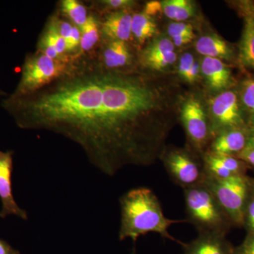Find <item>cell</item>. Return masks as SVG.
<instances>
[{"label":"cell","instance_id":"cell-1","mask_svg":"<svg viewBox=\"0 0 254 254\" xmlns=\"http://www.w3.org/2000/svg\"><path fill=\"white\" fill-rule=\"evenodd\" d=\"M18 128L53 132L79 145L89 163L114 176L160 158L170 123L158 116V91L140 73L103 67L94 53L75 58L39 91L3 98Z\"/></svg>","mask_w":254,"mask_h":254},{"label":"cell","instance_id":"cell-2","mask_svg":"<svg viewBox=\"0 0 254 254\" xmlns=\"http://www.w3.org/2000/svg\"><path fill=\"white\" fill-rule=\"evenodd\" d=\"M121 225L119 240L130 238L136 242L138 237L150 232L158 233L163 239L183 242L172 236L168 230L174 224L188 222L187 220H172L164 215L158 197L148 187H138L127 191L120 198Z\"/></svg>","mask_w":254,"mask_h":254},{"label":"cell","instance_id":"cell-3","mask_svg":"<svg viewBox=\"0 0 254 254\" xmlns=\"http://www.w3.org/2000/svg\"><path fill=\"white\" fill-rule=\"evenodd\" d=\"M183 190L187 222L198 234L226 235L233 225L210 190L203 184Z\"/></svg>","mask_w":254,"mask_h":254},{"label":"cell","instance_id":"cell-4","mask_svg":"<svg viewBox=\"0 0 254 254\" xmlns=\"http://www.w3.org/2000/svg\"><path fill=\"white\" fill-rule=\"evenodd\" d=\"M254 179L247 175L228 179L215 178L205 173L203 184L221 205L232 225L244 227L245 213Z\"/></svg>","mask_w":254,"mask_h":254},{"label":"cell","instance_id":"cell-5","mask_svg":"<svg viewBox=\"0 0 254 254\" xmlns=\"http://www.w3.org/2000/svg\"><path fill=\"white\" fill-rule=\"evenodd\" d=\"M72 61L52 59L36 50L27 53L21 66V78L10 95L23 96L39 91L64 74Z\"/></svg>","mask_w":254,"mask_h":254},{"label":"cell","instance_id":"cell-6","mask_svg":"<svg viewBox=\"0 0 254 254\" xmlns=\"http://www.w3.org/2000/svg\"><path fill=\"white\" fill-rule=\"evenodd\" d=\"M160 159L172 181L183 190L203 184L205 177L203 158L200 160L186 150H163Z\"/></svg>","mask_w":254,"mask_h":254},{"label":"cell","instance_id":"cell-7","mask_svg":"<svg viewBox=\"0 0 254 254\" xmlns=\"http://www.w3.org/2000/svg\"><path fill=\"white\" fill-rule=\"evenodd\" d=\"M182 120L192 145L198 153H202L210 134L206 116L199 100L190 98L184 103Z\"/></svg>","mask_w":254,"mask_h":254},{"label":"cell","instance_id":"cell-8","mask_svg":"<svg viewBox=\"0 0 254 254\" xmlns=\"http://www.w3.org/2000/svg\"><path fill=\"white\" fill-rule=\"evenodd\" d=\"M14 154V150L2 151L0 150V200L1 202L0 218L15 215L22 220H27V212L20 208L13 195L11 176Z\"/></svg>","mask_w":254,"mask_h":254},{"label":"cell","instance_id":"cell-9","mask_svg":"<svg viewBox=\"0 0 254 254\" xmlns=\"http://www.w3.org/2000/svg\"><path fill=\"white\" fill-rule=\"evenodd\" d=\"M211 113L218 132L245 127V120L235 92L225 91L214 98L211 102Z\"/></svg>","mask_w":254,"mask_h":254},{"label":"cell","instance_id":"cell-10","mask_svg":"<svg viewBox=\"0 0 254 254\" xmlns=\"http://www.w3.org/2000/svg\"><path fill=\"white\" fill-rule=\"evenodd\" d=\"M104 40V39H103ZM94 55L100 65L110 70H122L131 64L133 55L127 42L102 41Z\"/></svg>","mask_w":254,"mask_h":254},{"label":"cell","instance_id":"cell-11","mask_svg":"<svg viewBox=\"0 0 254 254\" xmlns=\"http://www.w3.org/2000/svg\"><path fill=\"white\" fill-rule=\"evenodd\" d=\"M250 131L245 127L230 128L218 132L210 146L213 154L237 157L247 148Z\"/></svg>","mask_w":254,"mask_h":254},{"label":"cell","instance_id":"cell-12","mask_svg":"<svg viewBox=\"0 0 254 254\" xmlns=\"http://www.w3.org/2000/svg\"><path fill=\"white\" fill-rule=\"evenodd\" d=\"M205 173L215 178L228 179L237 175H246L249 165L237 157L213 154L207 152L203 154Z\"/></svg>","mask_w":254,"mask_h":254},{"label":"cell","instance_id":"cell-13","mask_svg":"<svg viewBox=\"0 0 254 254\" xmlns=\"http://www.w3.org/2000/svg\"><path fill=\"white\" fill-rule=\"evenodd\" d=\"M132 14L129 9L113 11L100 21L102 37L106 41L127 42L131 39Z\"/></svg>","mask_w":254,"mask_h":254},{"label":"cell","instance_id":"cell-14","mask_svg":"<svg viewBox=\"0 0 254 254\" xmlns=\"http://www.w3.org/2000/svg\"><path fill=\"white\" fill-rule=\"evenodd\" d=\"M182 254H234L235 247L220 233H200L190 243L184 244Z\"/></svg>","mask_w":254,"mask_h":254},{"label":"cell","instance_id":"cell-15","mask_svg":"<svg viewBox=\"0 0 254 254\" xmlns=\"http://www.w3.org/2000/svg\"><path fill=\"white\" fill-rule=\"evenodd\" d=\"M36 51L52 59L68 62L73 60L66 50V42L58 32L52 16L48 19L38 39Z\"/></svg>","mask_w":254,"mask_h":254},{"label":"cell","instance_id":"cell-16","mask_svg":"<svg viewBox=\"0 0 254 254\" xmlns=\"http://www.w3.org/2000/svg\"><path fill=\"white\" fill-rule=\"evenodd\" d=\"M200 71L209 86L215 91H222L231 85V71L221 60L203 58L200 64Z\"/></svg>","mask_w":254,"mask_h":254},{"label":"cell","instance_id":"cell-17","mask_svg":"<svg viewBox=\"0 0 254 254\" xmlns=\"http://www.w3.org/2000/svg\"><path fill=\"white\" fill-rule=\"evenodd\" d=\"M79 28L81 40L77 55L74 58L93 54L101 42L100 21L96 14H88L86 23Z\"/></svg>","mask_w":254,"mask_h":254},{"label":"cell","instance_id":"cell-18","mask_svg":"<svg viewBox=\"0 0 254 254\" xmlns=\"http://www.w3.org/2000/svg\"><path fill=\"white\" fill-rule=\"evenodd\" d=\"M195 48L204 58L229 60L232 55V50L226 42L217 36H202L195 43Z\"/></svg>","mask_w":254,"mask_h":254},{"label":"cell","instance_id":"cell-19","mask_svg":"<svg viewBox=\"0 0 254 254\" xmlns=\"http://www.w3.org/2000/svg\"><path fill=\"white\" fill-rule=\"evenodd\" d=\"M157 26L153 18L144 12L134 13L132 15L131 35L139 46L154 36Z\"/></svg>","mask_w":254,"mask_h":254},{"label":"cell","instance_id":"cell-20","mask_svg":"<svg viewBox=\"0 0 254 254\" xmlns=\"http://www.w3.org/2000/svg\"><path fill=\"white\" fill-rule=\"evenodd\" d=\"M165 16L178 22L189 19L194 14L195 8L188 0H167L162 3Z\"/></svg>","mask_w":254,"mask_h":254},{"label":"cell","instance_id":"cell-21","mask_svg":"<svg viewBox=\"0 0 254 254\" xmlns=\"http://www.w3.org/2000/svg\"><path fill=\"white\" fill-rule=\"evenodd\" d=\"M240 59L245 66L254 68V18L246 20L240 47Z\"/></svg>","mask_w":254,"mask_h":254},{"label":"cell","instance_id":"cell-22","mask_svg":"<svg viewBox=\"0 0 254 254\" xmlns=\"http://www.w3.org/2000/svg\"><path fill=\"white\" fill-rule=\"evenodd\" d=\"M60 9L62 14L78 28H81L86 23L89 14L84 4L78 0L60 1Z\"/></svg>","mask_w":254,"mask_h":254},{"label":"cell","instance_id":"cell-23","mask_svg":"<svg viewBox=\"0 0 254 254\" xmlns=\"http://www.w3.org/2000/svg\"><path fill=\"white\" fill-rule=\"evenodd\" d=\"M172 52H175V46L173 41L167 38H158L148 45L141 52L140 55V63L163 56Z\"/></svg>","mask_w":254,"mask_h":254},{"label":"cell","instance_id":"cell-24","mask_svg":"<svg viewBox=\"0 0 254 254\" xmlns=\"http://www.w3.org/2000/svg\"><path fill=\"white\" fill-rule=\"evenodd\" d=\"M241 96L243 104L248 110L254 123V79L248 78L244 81Z\"/></svg>","mask_w":254,"mask_h":254},{"label":"cell","instance_id":"cell-25","mask_svg":"<svg viewBox=\"0 0 254 254\" xmlns=\"http://www.w3.org/2000/svg\"><path fill=\"white\" fill-rule=\"evenodd\" d=\"M176 60V53L175 52H172V53L164 55L163 56L158 57V58H153V59L141 62V64L145 67L159 71V70H163L164 68L168 67L169 66L173 64Z\"/></svg>","mask_w":254,"mask_h":254},{"label":"cell","instance_id":"cell-26","mask_svg":"<svg viewBox=\"0 0 254 254\" xmlns=\"http://www.w3.org/2000/svg\"><path fill=\"white\" fill-rule=\"evenodd\" d=\"M93 4L95 6L97 5V9L105 11L110 10L111 11L110 12H113L120 10L129 9L135 4V1L131 0H102L93 1Z\"/></svg>","mask_w":254,"mask_h":254},{"label":"cell","instance_id":"cell-27","mask_svg":"<svg viewBox=\"0 0 254 254\" xmlns=\"http://www.w3.org/2000/svg\"><path fill=\"white\" fill-rule=\"evenodd\" d=\"M244 227L248 233H254V179L250 197L246 206Z\"/></svg>","mask_w":254,"mask_h":254},{"label":"cell","instance_id":"cell-28","mask_svg":"<svg viewBox=\"0 0 254 254\" xmlns=\"http://www.w3.org/2000/svg\"><path fill=\"white\" fill-rule=\"evenodd\" d=\"M168 33L172 39L184 35L194 34L191 25L183 22L170 23L168 28Z\"/></svg>","mask_w":254,"mask_h":254},{"label":"cell","instance_id":"cell-29","mask_svg":"<svg viewBox=\"0 0 254 254\" xmlns=\"http://www.w3.org/2000/svg\"><path fill=\"white\" fill-rule=\"evenodd\" d=\"M194 62V58L190 53H185L180 58L178 64V73L184 79L186 78L187 73Z\"/></svg>","mask_w":254,"mask_h":254},{"label":"cell","instance_id":"cell-30","mask_svg":"<svg viewBox=\"0 0 254 254\" xmlns=\"http://www.w3.org/2000/svg\"><path fill=\"white\" fill-rule=\"evenodd\" d=\"M234 254H254V233H248L244 242L235 247Z\"/></svg>","mask_w":254,"mask_h":254},{"label":"cell","instance_id":"cell-31","mask_svg":"<svg viewBox=\"0 0 254 254\" xmlns=\"http://www.w3.org/2000/svg\"><path fill=\"white\" fill-rule=\"evenodd\" d=\"M237 158L247 163L249 166L254 168V147H247Z\"/></svg>","mask_w":254,"mask_h":254},{"label":"cell","instance_id":"cell-32","mask_svg":"<svg viewBox=\"0 0 254 254\" xmlns=\"http://www.w3.org/2000/svg\"><path fill=\"white\" fill-rule=\"evenodd\" d=\"M162 10H163L162 3L159 2L158 1H152L145 4L143 12L152 17V16L158 14Z\"/></svg>","mask_w":254,"mask_h":254},{"label":"cell","instance_id":"cell-33","mask_svg":"<svg viewBox=\"0 0 254 254\" xmlns=\"http://www.w3.org/2000/svg\"><path fill=\"white\" fill-rule=\"evenodd\" d=\"M200 72V64L197 62H194L193 64L192 65L191 68H190V71L187 73L186 78L185 80L190 83H193L198 79Z\"/></svg>","mask_w":254,"mask_h":254},{"label":"cell","instance_id":"cell-34","mask_svg":"<svg viewBox=\"0 0 254 254\" xmlns=\"http://www.w3.org/2000/svg\"><path fill=\"white\" fill-rule=\"evenodd\" d=\"M195 34L184 35V36L176 37L172 39L174 46L181 47L190 43L194 38Z\"/></svg>","mask_w":254,"mask_h":254},{"label":"cell","instance_id":"cell-35","mask_svg":"<svg viewBox=\"0 0 254 254\" xmlns=\"http://www.w3.org/2000/svg\"><path fill=\"white\" fill-rule=\"evenodd\" d=\"M0 254H21L19 251L11 247L6 241L0 240Z\"/></svg>","mask_w":254,"mask_h":254},{"label":"cell","instance_id":"cell-36","mask_svg":"<svg viewBox=\"0 0 254 254\" xmlns=\"http://www.w3.org/2000/svg\"><path fill=\"white\" fill-rule=\"evenodd\" d=\"M247 147H254V127L250 130V137Z\"/></svg>","mask_w":254,"mask_h":254},{"label":"cell","instance_id":"cell-37","mask_svg":"<svg viewBox=\"0 0 254 254\" xmlns=\"http://www.w3.org/2000/svg\"><path fill=\"white\" fill-rule=\"evenodd\" d=\"M9 94H8L7 93H6V92H4V91H2V90L0 88V98H6V97L9 96Z\"/></svg>","mask_w":254,"mask_h":254},{"label":"cell","instance_id":"cell-38","mask_svg":"<svg viewBox=\"0 0 254 254\" xmlns=\"http://www.w3.org/2000/svg\"><path fill=\"white\" fill-rule=\"evenodd\" d=\"M131 254H136V250H135V249H133V252H132Z\"/></svg>","mask_w":254,"mask_h":254}]
</instances>
